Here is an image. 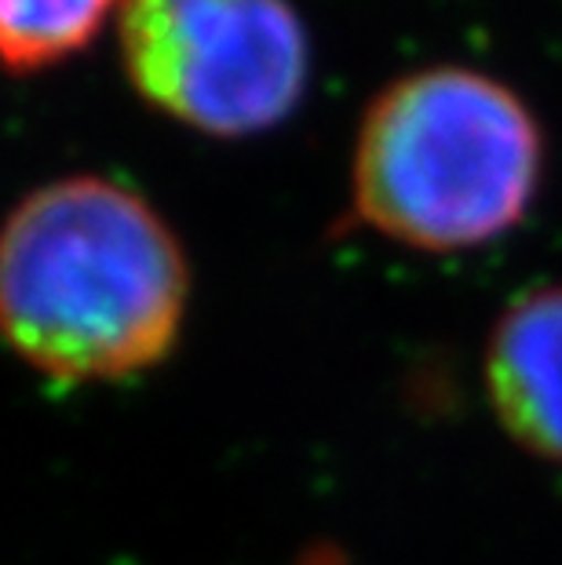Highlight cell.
Instances as JSON below:
<instances>
[{
    "instance_id": "6da1fadb",
    "label": "cell",
    "mask_w": 562,
    "mask_h": 565,
    "mask_svg": "<svg viewBox=\"0 0 562 565\" xmlns=\"http://www.w3.org/2000/svg\"><path fill=\"white\" fill-rule=\"evenodd\" d=\"M187 296L169 223L110 179L47 183L0 226V340L59 383H117L161 365Z\"/></svg>"
},
{
    "instance_id": "7a4b0ae2",
    "label": "cell",
    "mask_w": 562,
    "mask_h": 565,
    "mask_svg": "<svg viewBox=\"0 0 562 565\" xmlns=\"http://www.w3.org/2000/svg\"><path fill=\"white\" fill-rule=\"evenodd\" d=\"M544 175V136L508 84L464 66L394 81L354 150V212L421 252H464L508 234Z\"/></svg>"
},
{
    "instance_id": "3957f363",
    "label": "cell",
    "mask_w": 562,
    "mask_h": 565,
    "mask_svg": "<svg viewBox=\"0 0 562 565\" xmlns=\"http://www.w3.org/2000/svg\"><path fill=\"white\" fill-rule=\"evenodd\" d=\"M121 55L142 99L220 139L289 117L310 63L289 0H125Z\"/></svg>"
},
{
    "instance_id": "277c9868",
    "label": "cell",
    "mask_w": 562,
    "mask_h": 565,
    "mask_svg": "<svg viewBox=\"0 0 562 565\" xmlns=\"http://www.w3.org/2000/svg\"><path fill=\"white\" fill-rule=\"evenodd\" d=\"M486 394L526 452L562 463V285L533 288L497 318L486 343Z\"/></svg>"
},
{
    "instance_id": "5b68a950",
    "label": "cell",
    "mask_w": 562,
    "mask_h": 565,
    "mask_svg": "<svg viewBox=\"0 0 562 565\" xmlns=\"http://www.w3.org/2000/svg\"><path fill=\"white\" fill-rule=\"evenodd\" d=\"M125 0H0V66L44 70L81 52Z\"/></svg>"
}]
</instances>
